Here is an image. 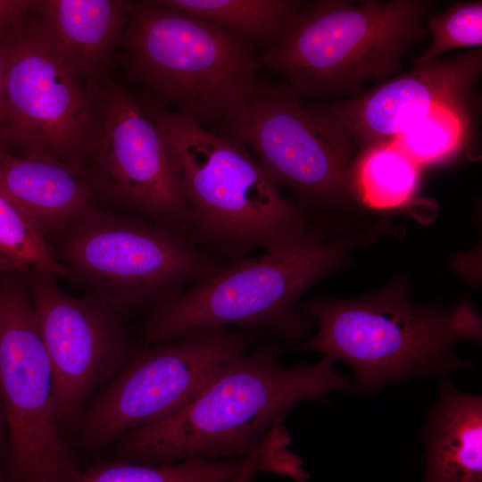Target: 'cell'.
<instances>
[{
    "instance_id": "1",
    "label": "cell",
    "mask_w": 482,
    "mask_h": 482,
    "mask_svg": "<svg viewBox=\"0 0 482 482\" xmlns=\"http://www.w3.org/2000/svg\"><path fill=\"white\" fill-rule=\"evenodd\" d=\"M281 353L262 344L223 366L184 407L131 430L109 449L111 460L165 465L190 459L221 461L287 446L282 422L298 403L350 390L348 377L324 356L315 365H280Z\"/></svg>"
},
{
    "instance_id": "2",
    "label": "cell",
    "mask_w": 482,
    "mask_h": 482,
    "mask_svg": "<svg viewBox=\"0 0 482 482\" xmlns=\"http://www.w3.org/2000/svg\"><path fill=\"white\" fill-rule=\"evenodd\" d=\"M142 105L177 154L189 209L185 235L199 249L232 263L254 251L323 242L240 142L156 103Z\"/></svg>"
},
{
    "instance_id": "3",
    "label": "cell",
    "mask_w": 482,
    "mask_h": 482,
    "mask_svg": "<svg viewBox=\"0 0 482 482\" xmlns=\"http://www.w3.org/2000/svg\"><path fill=\"white\" fill-rule=\"evenodd\" d=\"M297 309L319 325L298 349L344 362L362 392L465 369L469 362L455 354L454 346L479 342L482 335L481 320L470 302L452 308L423 305L411 298L403 279L356 299H317Z\"/></svg>"
},
{
    "instance_id": "4",
    "label": "cell",
    "mask_w": 482,
    "mask_h": 482,
    "mask_svg": "<svg viewBox=\"0 0 482 482\" xmlns=\"http://www.w3.org/2000/svg\"><path fill=\"white\" fill-rule=\"evenodd\" d=\"M394 230L383 220L339 240L264 252L229 263L191 286L178 299L147 313L139 328L141 343L145 346L196 329L231 326L303 339L312 318L297 309L300 296L340 270L356 248Z\"/></svg>"
},
{
    "instance_id": "5",
    "label": "cell",
    "mask_w": 482,
    "mask_h": 482,
    "mask_svg": "<svg viewBox=\"0 0 482 482\" xmlns=\"http://www.w3.org/2000/svg\"><path fill=\"white\" fill-rule=\"evenodd\" d=\"M435 0H320L306 4L264 52L262 63L300 97L362 94L401 70L429 37Z\"/></svg>"
},
{
    "instance_id": "6",
    "label": "cell",
    "mask_w": 482,
    "mask_h": 482,
    "mask_svg": "<svg viewBox=\"0 0 482 482\" xmlns=\"http://www.w3.org/2000/svg\"><path fill=\"white\" fill-rule=\"evenodd\" d=\"M47 242L67 279L125 319L173 302L229 264L180 230L101 204Z\"/></svg>"
},
{
    "instance_id": "7",
    "label": "cell",
    "mask_w": 482,
    "mask_h": 482,
    "mask_svg": "<svg viewBox=\"0 0 482 482\" xmlns=\"http://www.w3.org/2000/svg\"><path fill=\"white\" fill-rule=\"evenodd\" d=\"M120 41L134 76L199 124L222 122L263 83L250 43L159 1L132 2Z\"/></svg>"
},
{
    "instance_id": "8",
    "label": "cell",
    "mask_w": 482,
    "mask_h": 482,
    "mask_svg": "<svg viewBox=\"0 0 482 482\" xmlns=\"http://www.w3.org/2000/svg\"><path fill=\"white\" fill-rule=\"evenodd\" d=\"M0 38L5 102L0 145L87 174L103 129V81H88L71 67L31 8L24 21Z\"/></svg>"
},
{
    "instance_id": "9",
    "label": "cell",
    "mask_w": 482,
    "mask_h": 482,
    "mask_svg": "<svg viewBox=\"0 0 482 482\" xmlns=\"http://www.w3.org/2000/svg\"><path fill=\"white\" fill-rule=\"evenodd\" d=\"M0 279V404L6 482H73L82 470L63 436L54 373L23 275Z\"/></svg>"
},
{
    "instance_id": "10",
    "label": "cell",
    "mask_w": 482,
    "mask_h": 482,
    "mask_svg": "<svg viewBox=\"0 0 482 482\" xmlns=\"http://www.w3.org/2000/svg\"><path fill=\"white\" fill-rule=\"evenodd\" d=\"M255 338V331L214 328L145 345L89 402L78 427L79 445L97 453L174 414L223 366L251 351Z\"/></svg>"
},
{
    "instance_id": "11",
    "label": "cell",
    "mask_w": 482,
    "mask_h": 482,
    "mask_svg": "<svg viewBox=\"0 0 482 482\" xmlns=\"http://www.w3.org/2000/svg\"><path fill=\"white\" fill-rule=\"evenodd\" d=\"M222 125L278 188L300 201L336 208L353 195V137L322 106L303 105L286 83H262Z\"/></svg>"
},
{
    "instance_id": "12",
    "label": "cell",
    "mask_w": 482,
    "mask_h": 482,
    "mask_svg": "<svg viewBox=\"0 0 482 482\" xmlns=\"http://www.w3.org/2000/svg\"><path fill=\"white\" fill-rule=\"evenodd\" d=\"M102 89V135L87 170L99 203L185 233L189 209L173 146L124 88L103 80Z\"/></svg>"
},
{
    "instance_id": "13",
    "label": "cell",
    "mask_w": 482,
    "mask_h": 482,
    "mask_svg": "<svg viewBox=\"0 0 482 482\" xmlns=\"http://www.w3.org/2000/svg\"><path fill=\"white\" fill-rule=\"evenodd\" d=\"M25 277L55 377L62 429H78L91 399L129 357L126 319L91 295L67 294L54 275Z\"/></svg>"
},
{
    "instance_id": "14",
    "label": "cell",
    "mask_w": 482,
    "mask_h": 482,
    "mask_svg": "<svg viewBox=\"0 0 482 482\" xmlns=\"http://www.w3.org/2000/svg\"><path fill=\"white\" fill-rule=\"evenodd\" d=\"M482 71V50L414 64L356 96L322 107L363 148L392 141L410 125L440 106L469 111Z\"/></svg>"
},
{
    "instance_id": "15",
    "label": "cell",
    "mask_w": 482,
    "mask_h": 482,
    "mask_svg": "<svg viewBox=\"0 0 482 482\" xmlns=\"http://www.w3.org/2000/svg\"><path fill=\"white\" fill-rule=\"evenodd\" d=\"M0 192L46 240L100 204L84 170L54 160L16 155L1 145Z\"/></svg>"
},
{
    "instance_id": "16",
    "label": "cell",
    "mask_w": 482,
    "mask_h": 482,
    "mask_svg": "<svg viewBox=\"0 0 482 482\" xmlns=\"http://www.w3.org/2000/svg\"><path fill=\"white\" fill-rule=\"evenodd\" d=\"M131 1H32L40 27L71 67L99 83L104 69L129 21Z\"/></svg>"
},
{
    "instance_id": "17",
    "label": "cell",
    "mask_w": 482,
    "mask_h": 482,
    "mask_svg": "<svg viewBox=\"0 0 482 482\" xmlns=\"http://www.w3.org/2000/svg\"><path fill=\"white\" fill-rule=\"evenodd\" d=\"M426 471L421 482H482V398L448 379L424 427Z\"/></svg>"
},
{
    "instance_id": "18",
    "label": "cell",
    "mask_w": 482,
    "mask_h": 482,
    "mask_svg": "<svg viewBox=\"0 0 482 482\" xmlns=\"http://www.w3.org/2000/svg\"><path fill=\"white\" fill-rule=\"evenodd\" d=\"M161 4L209 20L248 43L270 47L306 4L298 0H161Z\"/></svg>"
},
{
    "instance_id": "19",
    "label": "cell",
    "mask_w": 482,
    "mask_h": 482,
    "mask_svg": "<svg viewBox=\"0 0 482 482\" xmlns=\"http://www.w3.org/2000/svg\"><path fill=\"white\" fill-rule=\"evenodd\" d=\"M420 170L393 141L369 145L353 165V193L371 209L403 207L418 190Z\"/></svg>"
},
{
    "instance_id": "20",
    "label": "cell",
    "mask_w": 482,
    "mask_h": 482,
    "mask_svg": "<svg viewBox=\"0 0 482 482\" xmlns=\"http://www.w3.org/2000/svg\"><path fill=\"white\" fill-rule=\"evenodd\" d=\"M250 457L215 461L190 459L165 465L104 460L82 470L73 482H229L244 470Z\"/></svg>"
},
{
    "instance_id": "21",
    "label": "cell",
    "mask_w": 482,
    "mask_h": 482,
    "mask_svg": "<svg viewBox=\"0 0 482 482\" xmlns=\"http://www.w3.org/2000/svg\"><path fill=\"white\" fill-rule=\"evenodd\" d=\"M0 271L16 275L43 272L66 278L44 234L1 192Z\"/></svg>"
},
{
    "instance_id": "22",
    "label": "cell",
    "mask_w": 482,
    "mask_h": 482,
    "mask_svg": "<svg viewBox=\"0 0 482 482\" xmlns=\"http://www.w3.org/2000/svg\"><path fill=\"white\" fill-rule=\"evenodd\" d=\"M468 111L440 106L410 125L392 141L420 168L443 163L466 141Z\"/></svg>"
},
{
    "instance_id": "23",
    "label": "cell",
    "mask_w": 482,
    "mask_h": 482,
    "mask_svg": "<svg viewBox=\"0 0 482 482\" xmlns=\"http://www.w3.org/2000/svg\"><path fill=\"white\" fill-rule=\"evenodd\" d=\"M426 28L431 41L428 48L414 60V64L428 62L447 51L477 47L482 45V2L456 1L446 10L430 15Z\"/></svg>"
},
{
    "instance_id": "24",
    "label": "cell",
    "mask_w": 482,
    "mask_h": 482,
    "mask_svg": "<svg viewBox=\"0 0 482 482\" xmlns=\"http://www.w3.org/2000/svg\"><path fill=\"white\" fill-rule=\"evenodd\" d=\"M32 1H0V37L28 17Z\"/></svg>"
},
{
    "instance_id": "25",
    "label": "cell",
    "mask_w": 482,
    "mask_h": 482,
    "mask_svg": "<svg viewBox=\"0 0 482 482\" xmlns=\"http://www.w3.org/2000/svg\"><path fill=\"white\" fill-rule=\"evenodd\" d=\"M270 470V461L267 449H262L251 455L244 470L229 482H253L258 471Z\"/></svg>"
},
{
    "instance_id": "26",
    "label": "cell",
    "mask_w": 482,
    "mask_h": 482,
    "mask_svg": "<svg viewBox=\"0 0 482 482\" xmlns=\"http://www.w3.org/2000/svg\"><path fill=\"white\" fill-rule=\"evenodd\" d=\"M5 120V102H4V62L3 46L0 38V137L3 132Z\"/></svg>"
},
{
    "instance_id": "27",
    "label": "cell",
    "mask_w": 482,
    "mask_h": 482,
    "mask_svg": "<svg viewBox=\"0 0 482 482\" xmlns=\"http://www.w3.org/2000/svg\"><path fill=\"white\" fill-rule=\"evenodd\" d=\"M8 453L7 430L4 412L0 404V458L6 457Z\"/></svg>"
},
{
    "instance_id": "28",
    "label": "cell",
    "mask_w": 482,
    "mask_h": 482,
    "mask_svg": "<svg viewBox=\"0 0 482 482\" xmlns=\"http://www.w3.org/2000/svg\"><path fill=\"white\" fill-rule=\"evenodd\" d=\"M0 482H6V473L2 466L1 460H0Z\"/></svg>"
}]
</instances>
